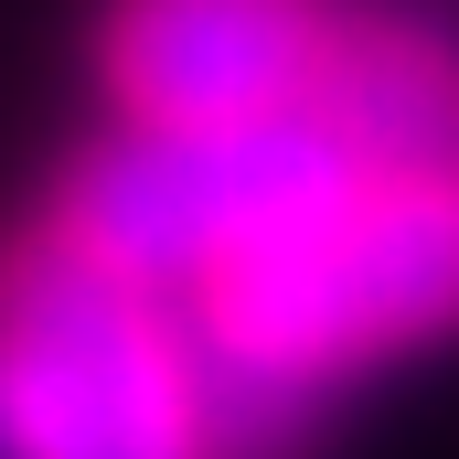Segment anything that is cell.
<instances>
[{"label": "cell", "instance_id": "obj_3", "mask_svg": "<svg viewBox=\"0 0 459 459\" xmlns=\"http://www.w3.org/2000/svg\"><path fill=\"white\" fill-rule=\"evenodd\" d=\"M342 182L352 150L310 108L246 117V128H117L65 171L54 225L160 299H204L235 256H256Z\"/></svg>", "mask_w": 459, "mask_h": 459}, {"label": "cell", "instance_id": "obj_4", "mask_svg": "<svg viewBox=\"0 0 459 459\" xmlns=\"http://www.w3.org/2000/svg\"><path fill=\"white\" fill-rule=\"evenodd\" d=\"M332 32V0H108L97 75L128 128H246L310 108Z\"/></svg>", "mask_w": 459, "mask_h": 459}, {"label": "cell", "instance_id": "obj_1", "mask_svg": "<svg viewBox=\"0 0 459 459\" xmlns=\"http://www.w3.org/2000/svg\"><path fill=\"white\" fill-rule=\"evenodd\" d=\"M310 395H278L204 321L65 225L0 246V459H299Z\"/></svg>", "mask_w": 459, "mask_h": 459}, {"label": "cell", "instance_id": "obj_2", "mask_svg": "<svg viewBox=\"0 0 459 459\" xmlns=\"http://www.w3.org/2000/svg\"><path fill=\"white\" fill-rule=\"evenodd\" d=\"M182 310L235 374L278 395H321L385 352L459 342V171H352Z\"/></svg>", "mask_w": 459, "mask_h": 459}, {"label": "cell", "instance_id": "obj_5", "mask_svg": "<svg viewBox=\"0 0 459 459\" xmlns=\"http://www.w3.org/2000/svg\"><path fill=\"white\" fill-rule=\"evenodd\" d=\"M310 117L352 150V171H459V43L395 11H342Z\"/></svg>", "mask_w": 459, "mask_h": 459}]
</instances>
